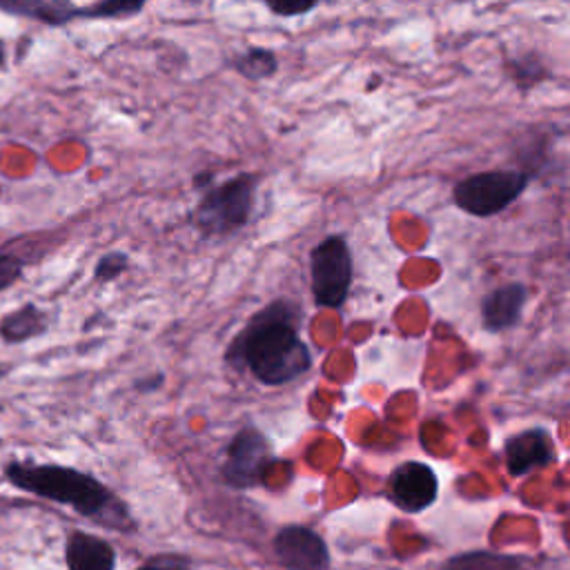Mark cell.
<instances>
[{"instance_id":"obj_11","label":"cell","mask_w":570,"mask_h":570,"mask_svg":"<svg viewBox=\"0 0 570 570\" xmlns=\"http://www.w3.org/2000/svg\"><path fill=\"white\" fill-rule=\"evenodd\" d=\"M65 563L67 570H114L116 550L98 534L71 530L65 541Z\"/></svg>"},{"instance_id":"obj_2","label":"cell","mask_w":570,"mask_h":570,"mask_svg":"<svg viewBox=\"0 0 570 570\" xmlns=\"http://www.w3.org/2000/svg\"><path fill=\"white\" fill-rule=\"evenodd\" d=\"M2 476L18 490L38 499L69 505L80 517L118 532L136 530L127 503L94 474L60 463L13 459L2 465Z\"/></svg>"},{"instance_id":"obj_18","label":"cell","mask_w":570,"mask_h":570,"mask_svg":"<svg viewBox=\"0 0 570 570\" xmlns=\"http://www.w3.org/2000/svg\"><path fill=\"white\" fill-rule=\"evenodd\" d=\"M147 0H96L80 9L82 20H122L145 9Z\"/></svg>"},{"instance_id":"obj_19","label":"cell","mask_w":570,"mask_h":570,"mask_svg":"<svg viewBox=\"0 0 570 570\" xmlns=\"http://www.w3.org/2000/svg\"><path fill=\"white\" fill-rule=\"evenodd\" d=\"M129 267V256L125 252H107L94 265V281L96 283H111Z\"/></svg>"},{"instance_id":"obj_3","label":"cell","mask_w":570,"mask_h":570,"mask_svg":"<svg viewBox=\"0 0 570 570\" xmlns=\"http://www.w3.org/2000/svg\"><path fill=\"white\" fill-rule=\"evenodd\" d=\"M261 176L240 171L223 183L203 189L191 212V223L203 236H229L243 229L254 212Z\"/></svg>"},{"instance_id":"obj_20","label":"cell","mask_w":570,"mask_h":570,"mask_svg":"<svg viewBox=\"0 0 570 570\" xmlns=\"http://www.w3.org/2000/svg\"><path fill=\"white\" fill-rule=\"evenodd\" d=\"M321 0H265L267 9L278 18H296L314 11Z\"/></svg>"},{"instance_id":"obj_15","label":"cell","mask_w":570,"mask_h":570,"mask_svg":"<svg viewBox=\"0 0 570 570\" xmlns=\"http://www.w3.org/2000/svg\"><path fill=\"white\" fill-rule=\"evenodd\" d=\"M523 563L525 561L514 554L472 550V552H461L450 557L443 570H521Z\"/></svg>"},{"instance_id":"obj_7","label":"cell","mask_w":570,"mask_h":570,"mask_svg":"<svg viewBox=\"0 0 570 570\" xmlns=\"http://www.w3.org/2000/svg\"><path fill=\"white\" fill-rule=\"evenodd\" d=\"M387 499L403 512L419 514L428 510L439 497V476L432 465L421 461H405L396 465L385 485Z\"/></svg>"},{"instance_id":"obj_21","label":"cell","mask_w":570,"mask_h":570,"mask_svg":"<svg viewBox=\"0 0 570 570\" xmlns=\"http://www.w3.org/2000/svg\"><path fill=\"white\" fill-rule=\"evenodd\" d=\"M24 261L11 252H0V292L16 285L22 276Z\"/></svg>"},{"instance_id":"obj_1","label":"cell","mask_w":570,"mask_h":570,"mask_svg":"<svg viewBox=\"0 0 570 570\" xmlns=\"http://www.w3.org/2000/svg\"><path fill=\"white\" fill-rule=\"evenodd\" d=\"M298 325L301 314L292 301H272L232 338L225 358L263 385H285L312 367V352Z\"/></svg>"},{"instance_id":"obj_13","label":"cell","mask_w":570,"mask_h":570,"mask_svg":"<svg viewBox=\"0 0 570 570\" xmlns=\"http://www.w3.org/2000/svg\"><path fill=\"white\" fill-rule=\"evenodd\" d=\"M78 4L71 0H0V11L42 22L47 27H62L80 18Z\"/></svg>"},{"instance_id":"obj_8","label":"cell","mask_w":570,"mask_h":570,"mask_svg":"<svg viewBox=\"0 0 570 570\" xmlns=\"http://www.w3.org/2000/svg\"><path fill=\"white\" fill-rule=\"evenodd\" d=\"M276 561L285 570H327L330 550L325 539L307 525H285L272 541Z\"/></svg>"},{"instance_id":"obj_9","label":"cell","mask_w":570,"mask_h":570,"mask_svg":"<svg viewBox=\"0 0 570 570\" xmlns=\"http://www.w3.org/2000/svg\"><path fill=\"white\" fill-rule=\"evenodd\" d=\"M503 456L510 476H523L532 470L550 465L557 459V448L548 430L530 428L505 439Z\"/></svg>"},{"instance_id":"obj_14","label":"cell","mask_w":570,"mask_h":570,"mask_svg":"<svg viewBox=\"0 0 570 570\" xmlns=\"http://www.w3.org/2000/svg\"><path fill=\"white\" fill-rule=\"evenodd\" d=\"M503 69H505L508 78L514 82V87L521 89V91H528V89H532V87H537V85H541L543 80L550 78L548 65L534 51H523V53L508 56L503 60Z\"/></svg>"},{"instance_id":"obj_16","label":"cell","mask_w":570,"mask_h":570,"mask_svg":"<svg viewBox=\"0 0 570 570\" xmlns=\"http://www.w3.org/2000/svg\"><path fill=\"white\" fill-rule=\"evenodd\" d=\"M232 69L238 76L258 82L278 71V56L267 47H247L232 58Z\"/></svg>"},{"instance_id":"obj_4","label":"cell","mask_w":570,"mask_h":570,"mask_svg":"<svg viewBox=\"0 0 570 570\" xmlns=\"http://www.w3.org/2000/svg\"><path fill=\"white\" fill-rule=\"evenodd\" d=\"M530 180L532 176L519 167L474 171L452 187V200L470 216L490 218L508 209L528 189Z\"/></svg>"},{"instance_id":"obj_12","label":"cell","mask_w":570,"mask_h":570,"mask_svg":"<svg viewBox=\"0 0 570 570\" xmlns=\"http://www.w3.org/2000/svg\"><path fill=\"white\" fill-rule=\"evenodd\" d=\"M49 330V314L36 303H22L0 316V341L4 345H20L42 336Z\"/></svg>"},{"instance_id":"obj_17","label":"cell","mask_w":570,"mask_h":570,"mask_svg":"<svg viewBox=\"0 0 570 570\" xmlns=\"http://www.w3.org/2000/svg\"><path fill=\"white\" fill-rule=\"evenodd\" d=\"M548 147H550V136H548L543 129H539V127L525 129V131L519 136V140L514 142V151H517V156L521 158L519 169L528 171V174L534 178L539 165L548 163V160H546V158H548Z\"/></svg>"},{"instance_id":"obj_10","label":"cell","mask_w":570,"mask_h":570,"mask_svg":"<svg viewBox=\"0 0 570 570\" xmlns=\"http://www.w3.org/2000/svg\"><path fill=\"white\" fill-rule=\"evenodd\" d=\"M528 303V287L523 283H505L494 287L481 301V321L488 332H503L521 321Z\"/></svg>"},{"instance_id":"obj_6","label":"cell","mask_w":570,"mask_h":570,"mask_svg":"<svg viewBox=\"0 0 570 570\" xmlns=\"http://www.w3.org/2000/svg\"><path fill=\"white\" fill-rule=\"evenodd\" d=\"M274 461L276 456L269 439L258 428L245 425L225 448L220 479L234 490H249L265 481Z\"/></svg>"},{"instance_id":"obj_23","label":"cell","mask_w":570,"mask_h":570,"mask_svg":"<svg viewBox=\"0 0 570 570\" xmlns=\"http://www.w3.org/2000/svg\"><path fill=\"white\" fill-rule=\"evenodd\" d=\"M0 65H2V49H0Z\"/></svg>"},{"instance_id":"obj_5","label":"cell","mask_w":570,"mask_h":570,"mask_svg":"<svg viewBox=\"0 0 570 570\" xmlns=\"http://www.w3.org/2000/svg\"><path fill=\"white\" fill-rule=\"evenodd\" d=\"M352 252L341 234L318 240L309 254V283L316 307L341 309L352 287Z\"/></svg>"},{"instance_id":"obj_22","label":"cell","mask_w":570,"mask_h":570,"mask_svg":"<svg viewBox=\"0 0 570 570\" xmlns=\"http://www.w3.org/2000/svg\"><path fill=\"white\" fill-rule=\"evenodd\" d=\"M136 570H191V566L185 557L160 554V557H151L147 563H142Z\"/></svg>"}]
</instances>
